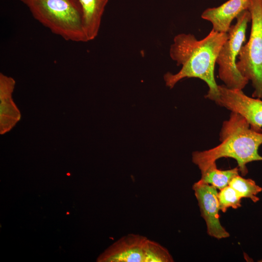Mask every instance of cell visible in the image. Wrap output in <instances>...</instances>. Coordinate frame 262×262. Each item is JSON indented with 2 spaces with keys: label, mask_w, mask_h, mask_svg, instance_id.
<instances>
[{
  "label": "cell",
  "mask_w": 262,
  "mask_h": 262,
  "mask_svg": "<svg viewBox=\"0 0 262 262\" xmlns=\"http://www.w3.org/2000/svg\"><path fill=\"white\" fill-rule=\"evenodd\" d=\"M228 37L227 33L213 29L201 40L191 33L176 35L169 49V55L181 68L176 74L167 72L164 74L166 86L172 89L184 78H198L208 86L205 98L215 102L219 93L214 78V67L219 51Z\"/></svg>",
  "instance_id": "1"
},
{
  "label": "cell",
  "mask_w": 262,
  "mask_h": 262,
  "mask_svg": "<svg viewBox=\"0 0 262 262\" xmlns=\"http://www.w3.org/2000/svg\"><path fill=\"white\" fill-rule=\"evenodd\" d=\"M220 143L209 150L196 151L192 161L201 170L222 157L235 159L243 176L248 173L246 165L255 161H262L258 149L262 145V132L253 130L246 119L231 112L225 121L220 132Z\"/></svg>",
  "instance_id": "2"
},
{
  "label": "cell",
  "mask_w": 262,
  "mask_h": 262,
  "mask_svg": "<svg viewBox=\"0 0 262 262\" xmlns=\"http://www.w3.org/2000/svg\"><path fill=\"white\" fill-rule=\"evenodd\" d=\"M33 17L66 41L87 42L79 0H20Z\"/></svg>",
  "instance_id": "3"
},
{
  "label": "cell",
  "mask_w": 262,
  "mask_h": 262,
  "mask_svg": "<svg viewBox=\"0 0 262 262\" xmlns=\"http://www.w3.org/2000/svg\"><path fill=\"white\" fill-rule=\"evenodd\" d=\"M247 10L251 15L250 33L241 48L236 67L242 76L251 82L252 97L262 99V0H250Z\"/></svg>",
  "instance_id": "4"
},
{
  "label": "cell",
  "mask_w": 262,
  "mask_h": 262,
  "mask_svg": "<svg viewBox=\"0 0 262 262\" xmlns=\"http://www.w3.org/2000/svg\"><path fill=\"white\" fill-rule=\"evenodd\" d=\"M99 262H172L168 250L158 243L136 234L123 236L98 258Z\"/></svg>",
  "instance_id": "5"
},
{
  "label": "cell",
  "mask_w": 262,
  "mask_h": 262,
  "mask_svg": "<svg viewBox=\"0 0 262 262\" xmlns=\"http://www.w3.org/2000/svg\"><path fill=\"white\" fill-rule=\"evenodd\" d=\"M236 22L231 25L227 32L228 37L222 46L216 60L219 66L220 80L228 88L244 89L249 81L240 74L236 67V58L246 41V30L251 21L248 10L242 12L236 18Z\"/></svg>",
  "instance_id": "6"
},
{
  "label": "cell",
  "mask_w": 262,
  "mask_h": 262,
  "mask_svg": "<svg viewBox=\"0 0 262 262\" xmlns=\"http://www.w3.org/2000/svg\"><path fill=\"white\" fill-rule=\"evenodd\" d=\"M219 96L215 102L231 112L244 117L255 131L262 132V100L249 97L240 89H232L225 85L218 86Z\"/></svg>",
  "instance_id": "7"
},
{
  "label": "cell",
  "mask_w": 262,
  "mask_h": 262,
  "mask_svg": "<svg viewBox=\"0 0 262 262\" xmlns=\"http://www.w3.org/2000/svg\"><path fill=\"white\" fill-rule=\"evenodd\" d=\"M193 189L198 202L201 216L204 219L209 235L217 239L228 238L229 233L219 220V203L217 189L200 180L195 183Z\"/></svg>",
  "instance_id": "8"
},
{
  "label": "cell",
  "mask_w": 262,
  "mask_h": 262,
  "mask_svg": "<svg viewBox=\"0 0 262 262\" xmlns=\"http://www.w3.org/2000/svg\"><path fill=\"white\" fill-rule=\"evenodd\" d=\"M250 0H229L221 5L205 10L201 18L210 21L213 29L220 33H227L234 18L247 10Z\"/></svg>",
  "instance_id": "9"
},
{
  "label": "cell",
  "mask_w": 262,
  "mask_h": 262,
  "mask_svg": "<svg viewBox=\"0 0 262 262\" xmlns=\"http://www.w3.org/2000/svg\"><path fill=\"white\" fill-rule=\"evenodd\" d=\"M15 81L0 74V134L9 131L20 118V114L12 98Z\"/></svg>",
  "instance_id": "10"
},
{
  "label": "cell",
  "mask_w": 262,
  "mask_h": 262,
  "mask_svg": "<svg viewBox=\"0 0 262 262\" xmlns=\"http://www.w3.org/2000/svg\"><path fill=\"white\" fill-rule=\"evenodd\" d=\"M82 12V25L87 41L97 36L108 0H79Z\"/></svg>",
  "instance_id": "11"
},
{
  "label": "cell",
  "mask_w": 262,
  "mask_h": 262,
  "mask_svg": "<svg viewBox=\"0 0 262 262\" xmlns=\"http://www.w3.org/2000/svg\"><path fill=\"white\" fill-rule=\"evenodd\" d=\"M238 167L222 170L217 168L216 163H212L200 170V180L220 190L228 186L231 180L239 175Z\"/></svg>",
  "instance_id": "12"
},
{
  "label": "cell",
  "mask_w": 262,
  "mask_h": 262,
  "mask_svg": "<svg viewBox=\"0 0 262 262\" xmlns=\"http://www.w3.org/2000/svg\"><path fill=\"white\" fill-rule=\"evenodd\" d=\"M242 198L250 199L253 202H257L260 199L257 195L262 192V188L250 179H245L239 175L235 176L229 183Z\"/></svg>",
  "instance_id": "13"
},
{
  "label": "cell",
  "mask_w": 262,
  "mask_h": 262,
  "mask_svg": "<svg viewBox=\"0 0 262 262\" xmlns=\"http://www.w3.org/2000/svg\"><path fill=\"white\" fill-rule=\"evenodd\" d=\"M220 210L225 213L229 208L236 209L241 206L242 198L237 192L228 185L220 190L218 193Z\"/></svg>",
  "instance_id": "14"
},
{
  "label": "cell",
  "mask_w": 262,
  "mask_h": 262,
  "mask_svg": "<svg viewBox=\"0 0 262 262\" xmlns=\"http://www.w3.org/2000/svg\"><path fill=\"white\" fill-rule=\"evenodd\" d=\"M260 262H262V261H261Z\"/></svg>",
  "instance_id": "15"
}]
</instances>
